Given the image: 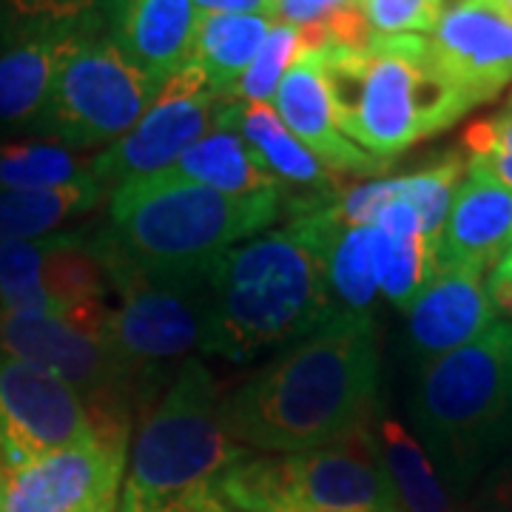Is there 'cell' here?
I'll list each match as a JSON object with an SVG mask.
<instances>
[{"label": "cell", "mask_w": 512, "mask_h": 512, "mask_svg": "<svg viewBox=\"0 0 512 512\" xmlns=\"http://www.w3.org/2000/svg\"><path fill=\"white\" fill-rule=\"evenodd\" d=\"M200 15L194 0H114L109 40L128 63L168 80L191 60Z\"/></svg>", "instance_id": "cell-17"}, {"label": "cell", "mask_w": 512, "mask_h": 512, "mask_svg": "<svg viewBox=\"0 0 512 512\" xmlns=\"http://www.w3.org/2000/svg\"><path fill=\"white\" fill-rule=\"evenodd\" d=\"M305 40H302V29L291 26V23H279L276 20L274 29L268 32L259 55L254 57V63L248 66V72L237 80V86L231 89V94L225 100H239V103H265L271 106L274 100L276 86L282 80V74L288 72V66L293 63V57L299 52H305Z\"/></svg>", "instance_id": "cell-30"}, {"label": "cell", "mask_w": 512, "mask_h": 512, "mask_svg": "<svg viewBox=\"0 0 512 512\" xmlns=\"http://www.w3.org/2000/svg\"><path fill=\"white\" fill-rule=\"evenodd\" d=\"M94 439L89 407L55 373L0 353V470Z\"/></svg>", "instance_id": "cell-11"}, {"label": "cell", "mask_w": 512, "mask_h": 512, "mask_svg": "<svg viewBox=\"0 0 512 512\" xmlns=\"http://www.w3.org/2000/svg\"><path fill=\"white\" fill-rule=\"evenodd\" d=\"M476 512H504V510H498V507H487V510H476Z\"/></svg>", "instance_id": "cell-39"}, {"label": "cell", "mask_w": 512, "mask_h": 512, "mask_svg": "<svg viewBox=\"0 0 512 512\" xmlns=\"http://www.w3.org/2000/svg\"><path fill=\"white\" fill-rule=\"evenodd\" d=\"M336 126L370 157L390 160L458 123L473 100L450 80L427 35H376L367 46H325Z\"/></svg>", "instance_id": "cell-3"}, {"label": "cell", "mask_w": 512, "mask_h": 512, "mask_svg": "<svg viewBox=\"0 0 512 512\" xmlns=\"http://www.w3.org/2000/svg\"><path fill=\"white\" fill-rule=\"evenodd\" d=\"M464 174H467V163L461 157H456V154H450V157L427 165L421 171L402 174V177H390L393 202H407L419 214L424 237L439 242L441 228L447 222L450 205H453V197H456Z\"/></svg>", "instance_id": "cell-29"}, {"label": "cell", "mask_w": 512, "mask_h": 512, "mask_svg": "<svg viewBox=\"0 0 512 512\" xmlns=\"http://www.w3.org/2000/svg\"><path fill=\"white\" fill-rule=\"evenodd\" d=\"M507 3H510V6H512V0H507Z\"/></svg>", "instance_id": "cell-41"}, {"label": "cell", "mask_w": 512, "mask_h": 512, "mask_svg": "<svg viewBox=\"0 0 512 512\" xmlns=\"http://www.w3.org/2000/svg\"><path fill=\"white\" fill-rule=\"evenodd\" d=\"M512 245V191L467 163L447 222L436 242L441 265L493 268Z\"/></svg>", "instance_id": "cell-16"}, {"label": "cell", "mask_w": 512, "mask_h": 512, "mask_svg": "<svg viewBox=\"0 0 512 512\" xmlns=\"http://www.w3.org/2000/svg\"><path fill=\"white\" fill-rule=\"evenodd\" d=\"M163 86L165 80L128 63L111 40L74 32L32 128L66 148L111 146L140 123Z\"/></svg>", "instance_id": "cell-8"}, {"label": "cell", "mask_w": 512, "mask_h": 512, "mask_svg": "<svg viewBox=\"0 0 512 512\" xmlns=\"http://www.w3.org/2000/svg\"><path fill=\"white\" fill-rule=\"evenodd\" d=\"M276 512H382V510H308V507H285V510ZM390 512H404V510H390Z\"/></svg>", "instance_id": "cell-38"}, {"label": "cell", "mask_w": 512, "mask_h": 512, "mask_svg": "<svg viewBox=\"0 0 512 512\" xmlns=\"http://www.w3.org/2000/svg\"><path fill=\"white\" fill-rule=\"evenodd\" d=\"M325 276L333 311L370 316L379 296L376 271V228L336 222L325 239Z\"/></svg>", "instance_id": "cell-22"}, {"label": "cell", "mask_w": 512, "mask_h": 512, "mask_svg": "<svg viewBox=\"0 0 512 512\" xmlns=\"http://www.w3.org/2000/svg\"><path fill=\"white\" fill-rule=\"evenodd\" d=\"M217 128L237 131L239 137L259 154V160L279 180V185L288 183L305 191V200L296 202L293 214L311 211L316 205L336 200L342 194L333 171H328L293 137L271 106L222 100L220 111H217Z\"/></svg>", "instance_id": "cell-18"}, {"label": "cell", "mask_w": 512, "mask_h": 512, "mask_svg": "<svg viewBox=\"0 0 512 512\" xmlns=\"http://www.w3.org/2000/svg\"><path fill=\"white\" fill-rule=\"evenodd\" d=\"M379 447L404 512H450V498L433 461L399 421H382Z\"/></svg>", "instance_id": "cell-25"}, {"label": "cell", "mask_w": 512, "mask_h": 512, "mask_svg": "<svg viewBox=\"0 0 512 512\" xmlns=\"http://www.w3.org/2000/svg\"><path fill=\"white\" fill-rule=\"evenodd\" d=\"M376 387L373 316L333 311L228 396L222 419L242 447L302 453L365 427Z\"/></svg>", "instance_id": "cell-1"}, {"label": "cell", "mask_w": 512, "mask_h": 512, "mask_svg": "<svg viewBox=\"0 0 512 512\" xmlns=\"http://www.w3.org/2000/svg\"><path fill=\"white\" fill-rule=\"evenodd\" d=\"M103 197L94 180L37 191H0V242L49 237L63 222L92 211Z\"/></svg>", "instance_id": "cell-23"}, {"label": "cell", "mask_w": 512, "mask_h": 512, "mask_svg": "<svg viewBox=\"0 0 512 512\" xmlns=\"http://www.w3.org/2000/svg\"><path fill=\"white\" fill-rule=\"evenodd\" d=\"M94 254L120 296V305L106 313V339L137 384V396H143L165 367L185 365V356L200 350L208 313V274L148 276L114 256Z\"/></svg>", "instance_id": "cell-9"}, {"label": "cell", "mask_w": 512, "mask_h": 512, "mask_svg": "<svg viewBox=\"0 0 512 512\" xmlns=\"http://www.w3.org/2000/svg\"><path fill=\"white\" fill-rule=\"evenodd\" d=\"M336 200L296 214L285 231L239 242L211 265L202 353L245 362L328 319L325 239L336 222Z\"/></svg>", "instance_id": "cell-2"}, {"label": "cell", "mask_w": 512, "mask_h": 512, "mask_svg": "<svg viewBox=\"0 0 512 512\" xmlns=\"http://www.w3.org/2000/svg\"><path fill=\"white\" fill-rule=\"evenodd\" d=\"M74 32L49 20L0 52V123L32 126L46 106L60 55Z\"/></svg>", "instance_id": "cell-19"}, {"label": "cell", "mask_w": 512, "mask_h": 512, "mask_svg": "<svg viewBox=\"0 0 512 512\" xmlns=\"http://www.w3.org/2000/svg\"><path fill=\"white\" fill-rule=\"evenodd\" d=\"M373 35H430L444 0H356Z\"/></svg>", "instance_id": "cell-32"}, {"label": "cell", "mask_w": 512, "mask_h": 512, "mask_svg": "<svg viewBox=\"0 0 512 512\" xmlns=\"http://www.w3.org/2000/svg\"><path fill=\"white\" fill-rule=\"evenodd\" d=\"M163 174L171 180L205 185L234 197L282 191L279 180L265 168L259 154L231 128H211Z\"/></svg>", "instance_id": "cell-20"}, {"label": "cell", "mask_w": 512, "mask_h": 512, "mask_svg": "<svg viewBox=\"0 0 512 512\" xmlns=\"http://www.w3.org/2000/svg\"><path fill=\"white\" fill-rule=\"evenodd\" d=\"M487 498L493 501V507L504 512H512V458L507 464H501L487 484Z\"/></svg>", "instance_id": "cell-37"}, {"label": "cell", "mask_w": 512, "mask_h": 512, "mask_svg": "<svg viewBox=\"0 0 512 512\" xmlns=\"http://www.w3.org/2000/svg\"><path fill=\"white\" fill-rule=\"evenodd\" d=\"M271 103L293 137L333 174L373 177L387 168V160L370 157L336 126L325 83V46L305 49L293 57Z\"/></svg>", "instance_id": "cell-14"}, {"label": "cell", "mask_w": 512, "mask_h": 512, "mask_svg": "<svg viewBox=\"0 0 512 512\" xmlns=\"http://www.w3.org/2000/svg\"><path fill=\"white\" fill-rule=\"evenodd\" d=\"M222 493L231 510L239 512H276L285 507L402 510L384 467L379 436L370 433V424L285 458H254L248 453L228 470Z\"/></svg>", "instance_id": "cell-7"}, {"label": "cell", "mask_w": 512, "mask_h": 512, "mask_svg": "<svg viewBox=\"0 0 512 512\" xmlns=\"http://www.w3.org/2000/svg\"><path fill=\"white\" fill-rule=\"evenodd\" d=\"M92 177V160L83 163L60 143H9L0 146V191L60 188Z\"/></svg>", "instance_id": "cell-27"}, {"label": "cell", "mask_w": 512, "mask_h": 512, "mask_svg": "<svg viewBox=\"0 0 512 512\" xmlns=\"http://www.w3.org/2000/svg\"><path fill=\"white\" fill-rule=\"evenodd\" d=\"M57 234L0 242V311L60 313L43 291V265Z\"/></svg>", "instance_id": "cell-28"}, {"label": "cell", "mask_w": 512, "mask_h": 512, "mask_svg": "<svg viewBox=\"0 0 512 512\" xmlns=\"http://www.w3.org/2000/svg\"><path fill=\"white\" fill-rule=\"evenodd\" d=\"M126 441L94 439L3 470L0 512H114Z\"/></svg>", "instance_id": "cell-12"}, {"label": "cell", "mask_w": 512, "mask_h": 512, "mask_svg": "<svg viewBox=\"0 0 512 512\" xmlns=\"http://www.w3.org/2000/svg\"><path fill=\"white\" fill-rule=\"evenodd\" d=\"M109 276L92 251L89 234L60 231L43 265V291L60 313L106 305Z\"/></svg>", "instance_id": "cell-24"}, {"label": "cell", "mask_w": 512, "mask_h": 512, "mask_svg": "<svg viewBox=\"0 0 512 512\" xmlns=\"http://www.w3.org/2000/svg\"><path fill=\"white\" fill-rule=\"evenodd\" d=\"M222 407L211 370L188 359L137 430L120 512H231L222 481L248 447L231 439Z\"/></svg>", "instance_id": "cell-5"}, {"label": "cell", "mask_w": 512, "mask_h": 512, "mask_svg": "<svg viewBox=\"0 0 512 512\" xmlns=\"http://www.w3.org/2000/svg\"><path fill=\"white\" fill-rule=\"evenodd\" d=\"M279 211L282 191L234 197L157 174L111 194L109 228L92 234V245L140 274L197 276L274 225Z\"/></svg>", "instance_id": "cell-4"}, {"label": "cell", "mask_w": 512, "mask_h": 512, "mask_svg": "<svg viewBox=\"0 0 512 512\" xmlns=\"http://www.w3.org/2000/svg\"><path fill=\"white\" fill-rule=\"evenodd\" d=\"M464 146L470 151L467 163L512 191V103L490 120H478L467 128Z\"/></svg>", "instance_id": "cell-31"}, {"label": "cell", "mask_w": 512, "mask_h": 512, "mask_svg": "<svg viewBox=\"0 0 512 512\" xmlns=\"http://www.w3.org/2000/svg\"><path fill=\"white\" fill-rule=\"evenodd\" d=\"M353 0H274V18L291 26H316Z\"/></svg>", "instance_id": "cell-33"}, {"label": "cell", "mask_w": 512, "mask_h": 512, "mask_svg": "<svg viewBox=\"0 0 512 512\" xmlns=\"http://www.w3.org/2000/svg\"><path fill=\"white\" fill-rule=\"evenodd\" d=\"M487 293H490L495 316H507V322H512V245L501 254L487 276Z\"/></svg>", "instance_id": "cell-34"}, {"label": "cell", "mask_w": 512, "mask_h": 512, "mask_svg": "<svg viewBox=\"0 0 512 512\" xmlns=\"http://www.w3.org/2000/svg\"><path fill=\"white\" fill-rule=\"evenodd\" d=\"M376 271H379V291L384 299L407 311L430 279L439 274V251L436 242L424 234L396 237L376 228Z\"/></svg>", "instance_id": "cell-26"}, {"label": "cell", "mask_w": 512, "mask_h": 512, "mask_svg": "<svg viewBox=\"0 0 512 512\" xmlns=\"http://www.w3.org/2000/svg\"><path fill=\"white\" fill-rule=\"evenodd\" d=\"M194 6L200 12H214V15H271L274 18V0H194Z\"/></svg>", "instance_id": "cell-36"}, {"label": "cell", "mask_w": 512, "mask_h": 512, "mask_svg": "<svg viewBox=\"0 0 512 512\" xmlns=\"http://www.w3.org/2000/svg\"><path fill=\"white\" fill-rule=\"evenodd\" d=\"M274 23L276 20L271 15L202 12L188 63L205 77L208 89L225 100L237 86L239 77L254 63Z\"/></svg>", "instance_id": "cell-21"}, {"label": "cell", "mask_w": 512, "mask_h": 512, "mask_svg": "<svg viewBox=\"0 0 512 512\" xmlns=\"http://www.w3.org/2000/svg\"><path fill=\"white\" fill-rule=\"evenodd\" d=\"M410 416L436 473L464 490L512 436V322L421 365Z\"/></svg>", "instance_id": "cell-6"}, {"label": "cell", "mask_w": 512, "mask_h": 512, "mask_svg": "<svg viewBox=\"0 0 512 512\" xmlns=\"http://www.w3.org/2000/svg\"><path fill=\"white\" fill-rule=\"evenodd\" d=\"M12 9L29 18L46 20H69L80 15L92 0H9Z\"/></svg>", "instance_id": "cell-35"}, {"label": "cell", "mask_w": 512, "mask_h": 512, "mask_svg": "<svg viewBox=\"0 0 512 512\" xmlns=\"http://www.w3.org/2000/svg\"><path fill=\"white\" fill-rule=\"evenodd\" d=\"M0 498H3V470H0Z\"/></svg>", "instance_id": "cell-40"}, {"label": "cell", "mask_w": 512, "mask_h": 512, "mask_svg": "<svg viewBox=\"0 0 512 512\" xmlns=\"http://www.w3.org/2000/svg\"><path fill=\"white\" fill-rule=\"evenodd\" d=\"M433 55L461 92L481 106L512 83V6L456 0L430 32Z\"/></svg>", "instance_id": "cell-13"}, {"label": "cell", "mask_w": 512, "mask_h": 512, "mask_svg": "<svg viewBox=\"0 0 512 512\" xmlns=\"http://www.w3.org/2000/svg\"><path fill=\"white\" fill-rule=\"evenodd\" d=\"M484 265H441L407 308V345L421 365L476 342L498 322Z\"/></svg>", "instance_id": "cell-15"}, {"label": "cell", "mask_w": 512, "mask_h": 512, "mask_svg": "<svg viewBox=\"0 0 512 512\" xmlns=\"http://www.w3.org/2000/svg\"><path fill=\"white\" fill-rule=\"evenodd\" d=\"M220 94L208 89L191 63L165 80L163 92L140 123L92 160V177L103 194L157 177L217 126Z\"/></svg>", "instance_id": "cell-10"}]
</instances>
